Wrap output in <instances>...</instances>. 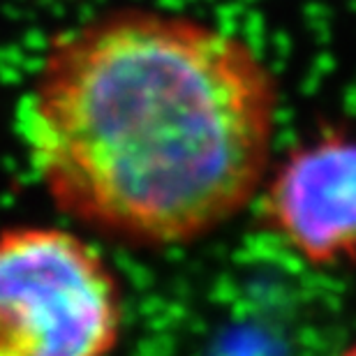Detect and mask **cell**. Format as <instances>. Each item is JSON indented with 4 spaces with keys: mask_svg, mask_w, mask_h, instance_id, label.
<instances>
[{
    "mask_svg": "<svg viewBox=\"0 0 356 356\" xmlns=\"http://www.w3.org/2000/svg\"><path fill=\"white\" fill-rule=\"evenodd\" d=\"M277 102L250 42L188 14L120 7L49 42L17 123L63 216L162 248L209 236L259 197Z\"/></svg>",
    "mask_w": 356,
    "mask_h": 356,
    "instance_id": "cell-1",
    "label": "cell"
},
{
    "mask_svg": "<svg viewBox=\"0 0 356 356\" xmlns=\"http://www.w3.org/2000/svg\"><path fill=\"white\" fill-rule=\"evenodd\" d=\"M343 340L333 277L259 229L167 305L146 356H340Z\"/></svg>",
    "mask_w": 356,
    "mask_h": 356,
    "instance_id": "cell-2",
    "label": "cell"
},
{
    "mask_svg": "<svg viewBox=\"0 0 356 356\" xmlns=\"http://www.w3.org/2000/svg\"><path fill=\"white\" fill-rule=\"evenodd\" d=\"M123 324V284L81 234L0 229V356H111Z\"/></svg>",
    "mask_w": 356,
    "mask_h": 356,
    "instance_id": "cell-3",
    "label": "cell"
},
{
    "mask_svg": "<svg viewBox=\"0 0 356 356\" xmlns=\"http://www.w3.org/2000/svg\"><path fill=\"white\" fill-rule=\"evenodd\" d=\"M257 199L259 229L303 261H356V141L326 134L291 151Z\"/></svg>",
    "mask_w": 356,
    "mask_h": 356,
    "instance_id": "cell-4",
    "label": "cell"
},
{
    "mask_svg": "<svg viewBox=\"0 0 356 356\" xmlns=\"http://www.w3.org/2000/svg\"><path fill=\"white\" fill-rule=\"evenodd\" d=\"M340 356H356V345H352V347H345V350L340 352Z\"/></svg>",
    "mask_w": 356,
    "mask_h": 356,
    "instance_id": "cell-5",
    "label": "cell"
}]
</instances>
